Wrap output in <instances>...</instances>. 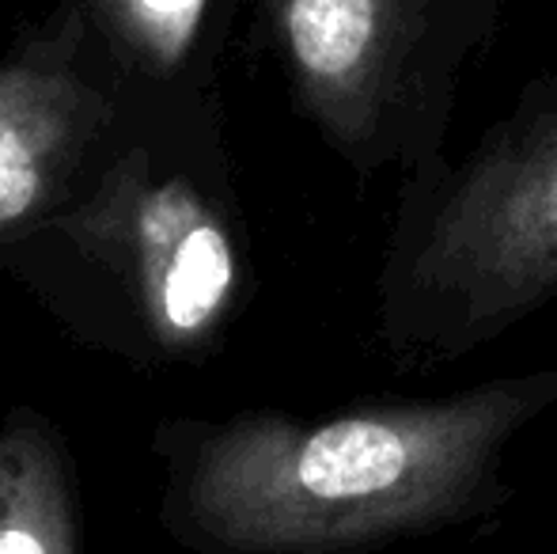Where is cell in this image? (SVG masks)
Wrapping results in <instances>:
<instances>
[{
    "instance_id": "obj_1",
    "label": "cell",
    "mask_w": 557,
    "mask_h": 554,
    "mask_svg": "<svg viewBox=\"0 0 557 554\" xmlns=\"http://www.w3.org/2000/svg\"><path fill=\"white\" fill-rule=\"evenodd\" d=\"M557 407V369L331 418L243 415L194 448L178 520L213 554H368L508 502L505 452Z\"/></svg>"
},
{
    "instance_id": "obj_2",
    "label": "cell",
    "mask_w": 557,
    "mask_h": 554,
    "mask_svg": "<svg viewBox=\"0 0 557 554\" xmlns=\"http://www.w3.org/2000/svg\"><path fill=\"white\" fill-rule=\"evenodd\" d=\"M410 270L418 300L462 346L557 293V111L470 163Z\"/></svg>"
},
{
    "instance_id": "obj_3",
    "label": "cell",
    "mask_w": 557,
    "mask_h": 554,
    "mask_svg": "<svg viewBox=\"0 0 557 554\" xmlns=\"http://www.w3.org/2000/svg\"><path fill=\"white\" fill-rule=\"evenodd\" d=\"M61 229L129 288L148 334L171 354L198 349L232 308L239 262L221 217L186 178L152 175L145 152L107 171Z\"/></svg>"
},
{
    "instance_id": "obj_4",
    "label": "cell",
    "mask_w": 557,
    "mask_h": 554,
    "mask_svg": "<svg viewBox=\"0 0 557 554\" xmlns=\"http://www.w3.org/2000/svg\"><path fill=\"white\" fill-rule=\"evenodd\" d=\"M418 0H270L273 27L311 119L337 145L375 134L403 73Z\"/></svg>"
},
{
    "instance_id": "obj_5",
    "label": "cell",
    "mask_w": 557,
    "mask_h": 554,
    "mask_svg": "<svg viewBox=\"0 0 557 554\" xmlns=\"http://www.w3.org/2000/svg\"><path fill=\"white\" fill-rule=\"evenodd\" d=\"M103 122V103L69 69L15 61L0 69V239L30 224Z\"/></svg>"
},
{
    "instance_id": "obj_6",
    "label": "cell",
    "mask_w": 557,
    "mask_h": 554,
    "mask_svg": "<svg viewBox=\"0 0 557 554\" xmlns=\"http://www.w3.org/2000/svg\"><path fill=\"white\" fill-rule=\"evenodd\" d=\"M0 554H81L65 459L30 415L0 429Z\"/></svg>"
},
{
    "instance_id": "obj_7",
    "label": "cell",
    "mask_w": 557,
    "mask_h": 554,
    "mask_svg": "<svg viewBox=\"0 0 557 554\" xmlns=\"http://www.w3.org/2000/svg\"><path fill=\"white\" fill-rule=\"evenodd\" d=\"M107 30L156 73H175L194 50L209 0H88Z\"/></svg>"
}]
</instances>
